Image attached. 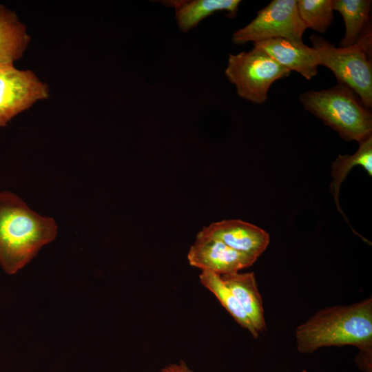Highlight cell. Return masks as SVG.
<instances>
[{"label":"cell","mask_w":372,"mask_h":372,"mask_svg":"<svg viewBox=\"0 0 372 372\" xmlns=\"http://www.w3.org/2000/svg\"><path fill=\"white\" fill-rule=\"evenodd\" d=\"M371 21L358 40L348 47H335L324 38L312 34V47L319 64L329 68L337 81L350 87L368 108L372 107V34Z\"/></svg>","instance_id":"cell-4"},{"label":"cell","mask_w":372,"mask_h":372,"mask_svg":"<svg viewBox=\"0 0 372 372\" xmlns=\"http://www.w3.org/2000/svg\"><path fill=\"white\" fill-rule=\"evenodd\" d=\"M358 143L359 147L353 155H338L331 165L333 181L330 188L339 210L338 198L340 185L353 167L361 166L372 176V134Z\"/></svg>","instance_id":"cell-15"},{"label":"cell","mask_w":372,"mask_h":372,"mask_svg":"<svg viewBox=\"0 0 372 372\" xmlns=\"http://www.w3.org/2000/svg\"><path fill=\"white\" fill-rule=\"evenodd\" d=\"M225 285L232 292L256 330L266 329L262 296L258 289L254 272L220 275Z\"/></svg>","instance_id":"cell-12"},{"label":"cell","mask_w":372,"mask_h":372,"mask_svg":"<svg viewBox=\"0 0 372 372\" xmlns=\"http://www.w3.org/2000/svg\"><path fill=\"white\" fill-rule=\"evenodd\" d=\"M199 280L203 287L216 296L239 325L247 329L253 338L258 337L259 333L253 326L232 292L225 285L220 275L208 270H202L199 275Z\"/></svg>","instance_id":"cell-16"},{"label":"cell","mask_w":372,"mask_h":372,"mask_svg":"<svg viewBox=\"0 0 372 372\" xmlns=\"http://www.w3.org/2000/svg\"><path fill=\"white\" fill-rule=\"evenodd\" d=\"M189 264L219 275L231 274L251 266L257 258L238 252L223 242L198 233L187 254Z\"/></svg>","instance_id":"cell-8"},{"label":"cell","mask_w":372,"mask_h":372,"mask_svg":"<svg viewBox=\"0 0 372 372\" xmlns=\"http://www.w3.org/2000/svg\"><path fill=\"white\" fill-rule=\"evenodd\" d=\"M56 234L52 218L34 211L14 194L0 192V266L6 273L25 267Z\"/></svg>","instance_id":"cell-1"},{"label":"cell","mask_w":372,"mask_h":372,"mask_svg":"<svg viewBox=\"0 0 372 372\" xmlns=\"http://www.w3.org/2000/svg\"><path fill=\"white\" fill-rule=\"evenodd\" d=\"M296 340L303 353L332 346L372 348V298L319 310L297 327Z\"/></svg>","instance_id":"cell-2"},{"label":"cell","mask_w":372,"mask_h":372,"mask_svg":"<svg viewBox=\"0 0 372 372\" xmlns=\"http://www.w3.org/2000/svg\"><path fill=\"white\" fill-rule=\"evenodd\" d=\"M299 16L306 28L324 33L333 19L332 0H298Z\"/></svg>","instance_id":"cell-17"},{"label":"cell","mask_w":372,"mask_h":372,"mask_svg":"<svg viewBox=\"0 0 372 372\" xmlns=\"http://www.w3.org/2000/svg\"><path fill=\"white\" fill-rule=\"evenodd\" d=\"M159 372H195L191 369L187 363L180 360L176 363H171L162 368Z\"/></svg>","instance_id":"cell-19"},{"label":"cell","mask_w":372,"mask_h":372,"mask_svg":"<svg viewBox=\"0 0 372 372\" xmlns=\"http://www.w3.org/2000/svg\"><path fill=\"white\" fill-rule=\"evenodd\" d=\"M304 108L336 131L347 141L358 143L372 134V114L358 95L345 84L310 90L299 97Z\"/></svg>","instance_id":"cell-3"},{"label":"cell","mask_w":372,"mask_h":372,"mask_svg":"<svg viewBox=\"0 0 372 372\" xmlns=\"http://www.w3.org/2000/svg\"><path fill=\"white\" fill-rule=\"evenodd\" d=\"M372 348L360 349L356 358L357 364L366 372H371Z\"/></svg>","instance_id":"cell-18"},{"label":"cell","mask_w":372,"mask_h":372,"mask_svg":"<svg viewBox=\"0 0 372 372\" xmlns=\"http://www.w3.org/2000/svg\"><path fill=\"white\" fill-rule=\"evenodd\" d=\"M160 2L174 10L176 21L183 32L196 28L216 12H225L227 17L234 18L241 3L240 0H165Z\"/></svg>","instance_id":"cell-11"},{"label":"cell","mask_w":372,"mask_h":372,"mask_svg":"<svg viewBox=\"0 0 372 372\" xmlns=\"http://www.w3.org/2000/svg\"><path fill=\"white\" fill-rule=\"evenodd\" d=\"M267 53L273 60L289 70L295 71L307 80L318 73L319 56L313 47L303 42H296L282 38L271 39L253 43Z\"/></svg>","instance_id":"cell-10"},{"label":"cell","mask_w":372,"mask_h":372,"mask_svg":"<svg viewBox=\"0 0 372 372\" xmlns=\"http://www.w3.org/2000/svg\"><path fill=\"white\" fill-rule=\"evenodd\" d=\"M306 29L299 16L296 0H273L260 9L249 23L236 30L231 39L237 45L276 38L303 42Z\"/></svg>","instance_id":"cell-6"},{"label":"cell","mask_w":372,"mask_h":372,"mask_svg":"<svg viewBox=\"0 0 372 372\" xmlns=\"http://www.w3.org/2000/svg\"><path fill=\"white\" fill-rule=\"evenodd\" d=\"M30 42L26 26L14 12L0 4V66L20 59Z\"/></svg>","instance_id":"cell-13"},{"label":"cell","mask_w":372,"mask_h":372,"mask_svg":"<svg viewBox=\"0 0 372 372\" xmlns=\"http://www.w3.org/2000/svg\"><path fill=\"white\" fill-rule=\"evenodd\" d=\"M198 233L256 258L265 251L269 243V235L265 230L239 219L212 223L203 227Z\"/></svg>","instance_id":"cell-9"},{"label":"cell","mask_w":372,"mask_h":372,"mask_svg":"<svg viewBox=\"0 0 372 372\" xmlns=\"http://www.w3.org/2000/svg\"><path fill=\"white\" fill-rule=\"evenodd\" d=\"M302 372H307L305 370L302 371Z\"/></svg>","instance_id":"cell-20"},{"label":"cell","mask_w":372,"mask_h":372,"mask_svg":"<svg viewBox=\"0 0 372 372\" xmlns=\"http://www.w3.org/2000/svg\"><path fill=\"white\" fill-rule=\"evenodd\" d=\"M49 95L48 85L32 70H19L13 65L0 66V127Z\"/></svg>","instance_id":"cell-7"},{"label":"cell","mask_w":372,"mask_h":372,"mask_svg":"<svg viewBox=\"0 0 372 372\" xmlns=\"http://www.w3.org/2000/svg\"><path fill=\"white\" fill-rule=\"evenodd\" d=\"M290 73V70L278 63L267 53L254 46L247 52L229 54L225 71L237 94L256 104L265 103L272 83L289 76Z\"/></svg>","instance_id":"cell-5"},{"label":"cell","mask_w":372,"mask_h":372,"mask_svg":"<svg viewBox=\"0 0 372 372\" xmlns=\"http://www.w3.org/2000/svg\"><path fill=\"white\" fill-rule=\"evenodd\" d=\"M371 0H332L333 10L340 13L345 25V34L340 47L352 45L358 40L371 21Z\"/></svg>","instance_id":"cell-14"}]
</instances>
